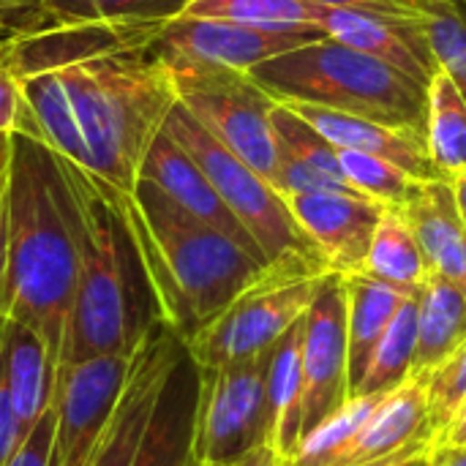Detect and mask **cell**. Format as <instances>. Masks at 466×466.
I'll use <instances>...</instances> for the list:
<instances>
[{
    "label": "cell",
    "instance_id": "cell-1",
    "mask_svg": "<svg viewBox=\"0 0 466 466\" xmlns=\"http://www.w3.org/2000/svg\"><path fill=\"white\" fill-rule=\"evenodd\" d=\"M16 131L131 194L142 161L161 134L177 90L169 68L147 46L106 52L19 79Z\"/></svg>",
    "mask_w": 466,
    "mask_h": 466
},
{
    "label": "cell",
    "instance_id": "cell-2",
    "mask_svg": "<svg viewBox=\"0 0 466 466\" xmlns=\"http://www.w3.org/2000/svg\"><path fill=\"white\" fill-rule=\"evenodd\" d=\"M5 199V319L38 333L57 366L79 276L76 205L57 153L25 131L11 134Z\"/></svg>",
    "mask_w": 466,
    "mask_h": 466
},
{
    "label": "cell",
    "instance_id": "cell-3",
    "mask_svg": "<svg viewBox=\"0 0 466 466\" xmlns=\"http://www.w3.org/2000/svg\"><path fill=\"white\" fill-rule=\"evenodd\" d=\"M57 158L74 191L79 246L76 292L57 369L106 355L131 358L164 317L126 218L123 194Z\"/></svg>",
    "mask_w": 466,
    "mask_h": 466
},
{
    "label": "cell",
    "instance_id": "cell-4",
    "mask_svg": "<svg viewBox=\"0 0 466 466\" xmlns=\"http://www.w3.org/2000/svg\"><path fill=\"white\" fill-rule=\"evenodd\" d=\"M123 208L161 317L183 341L208 328L268 268L262 257L194 218L142 177L123 194Z\"/></svg>",
    "mask_w": 466,
    "mask_h": 466
},
{
    "label": "cell",
    "instance_id": "cell-5",
    "mask_svg": "<svg viewBox=\"0 0 466 466\" xmlns=\"http://www.w3.org/2000/svg\"><path fill=\"white\" fill-rule=\"evenodd\" d=\"M279 104H311L388 126L426 123V85L330 35L309 41L248 71Z\"/></svg>",
    "mask_w": 466,
    "mask_h": 466
},
{
    "label": "cell",
    "instance_id": "cell-6",
    "mask_svg": "<svg viewBox=\"0 0 466 466\" xmlns=\"http://www.w3.org/2000/svg\"><path fill=\"white\" fill-rule=\"evenodd\" d=\"M330 270L319 259L287 257L243 289L208 328L186 341L199 369H221L268 352L314 303Z\"/></svg>",
    "mask_w": 466,
    "mask_h": 466
},
{
    "label": "cell",
    "instance_id": "cell-7",
    "mask_svg": "<svg viewBox=\"0 0 466 466\" xmlns=\"http://www.w3.org/2000/svg\"><path fill=\"white\" fill-rule=\"evenodd\" d=\"M164 131L199 164L205 177L218 191L221 202L259 246L268 265L287 257L319 259L279 188L235 153H229L216 137H210L180 101L172 106Z\"/></svg>",
    "mask_w": 466,
    "mask_h": 466
},
{
    "label": "cell",
    "instance_id": "cell-8",
    "mask_svg": "<svg viewBox=\"0 0 466 466\" xmlns=\"http://www.w3.org/2000/svg\"><path fill=\"white\" fill-rule=\"evenodd\" d=\"M177 101L229 153L246 161L270 183L279 172V139L273 128L276 98L246 71L177 68L169 71Z\"/></svg>",
    "mask_w": 466,
    "mask_h": 466
},
{
    "label": "cell",
    "instance_id": "cell-9",
    "mask_svg": "<svg viewBox=\"0 0 466 466\" xmlns=\"http://www.w3.org/2000/svg\"><path fill=\"white\" fill-rule=\"evenodd\" d=\"M268 352L221 369H199L202 385L191 451L197 466H235L270 445Z\"/></svg>",
    "mask_w": 466,
    "mask_h": 466
},
{
    "label": "cell",
    "instance_id": "cell-10",
    "mask_svg": "<svg viewBox=\"0 0 466 466\" xmlns=\"http://www.w3.org/2000/svg\"><path fill=\"white\" fill-rule=\"evenodd\" d=\"M328 35L325 30H257L224 19L175 16L161 25L150 52L169 68H232L251 71L259 63Z\"/></svg>",
    "mask_w": 466,
    "mask_h": 466
},
{
    "label": "cell",
    "instance_id": "cell-11",
    "mask_svg": "<svg viewBox=\"0 0 466 466\" xmlns=\"http://www.w3.org/2000/svg\"><path fill=\"white\" fill-rule=\"evenodd\" d=\"M131 358L106 355L55 374V440L49 466H90L117 407Z\"/></svg>",
    "mask_w": 466,
    "mask_h": 466
},
{
    "label": "cell",
    "instance_id": "cell-12",
    "mask_svg": "<svg viewBox=\"0 0 466 466\" xmlns=\"http://www.w3.org/2000/svg\"><path fill=\"white\" fill-rule=\"evenodd\" d=\"M350 401L347 289L330 273L303 317V437Z\"/></svg>",
    "mask_w": 466,
    "mask_h": 466
},
{
    "label": "cell",
    "instance_id": "cell-13",
    "mask_svg": "<svg viewBox=\"0 0 466 466\" xmlns=\"http://www.w3.org/2000/svg\"><path fill=\"white\" fill-rule=\"evenodd\" d=\"M183 339L161 319L131 355L123 393L90 466H134L164 382L177 363Z\"/></svg>",
    "mask_w": 466,
    "mask_h": 466
},
{
    "label": "cell",
    "instance_id": "cell-14",
    "mask_svg": "<svg viewBox=\"0 0 466 466\" xmlns=\"http://www.w3.org/2000/svg\"><path fill=\"white\" fill-rule=\"evenodd\" d=\"M287 205L330 273H363L385 205L350 188L295 194L287 197Z\"/></svg>",
    "mask_w": 466,
    "mask_h": 466
},
{
    "label": "cell",
    "instance_id": "cell-15",
    "mask_svg": "<svg viewBox=\"0 0 466 466\" xmlns=\"http://www.w3.org/2000/svg\"><path fill=\"white\" fill-rule=\"evenodd\" d=\"M319 27L330 38L380 57L423 85H429L440 71L423 16L325 5Z\"/></svg>",
    "mask_w": 466,
    "mask_h": 466
},
{
    "label": "cell",
    "instance_id": "cell-16",
    "mask_svg": "<svg viewBox=\"0 0 466 466\" xmlns=\"http://www.w3.org/2000/svg\"><path fill=\"white\" fill-rule=\"evenodd\" d=\"M164 25V22H161ZM161 25H60L14 35L0 46L3 60L16 79L63 68L76 60L98 57L106 52L147 46Z\"/></svg>",
    "mask_w": 466,
    "mask_h": 466
},
{
    "label": "cell",
    "instance_id": "cell-17",
    "mask_svg": "<svg viewBox=\"0 0 466 466\" xmlns=\"http://www.w3.org/2000/svg\"><path fill=\"white\" fill-rule=\"evenodd\" d=\"M139 177L147 180V183H153L158 191H164L177 208H183L194 218H199V221L221 229L224 235L235 238L240 246H246L248 251H254L257 257H262L259 246L251 240V235L243 229V224L232 216V210L221 202L218 191L205 177V172L199 169V164L164 128L153 139V145H150V150H147V156L142 161Z\"/></svg>",
    "mask_w": 466,
    "mask_h": 466
},
{
    "label": "cell",
    "instance_id": "cell-18",
    "mask_svg": "<svg viewBox=\"0 0 466 466\" xmlns=\"http://www.w3.org/2000/svg\"><path fill=\"white\" fill-rule=\"evenodd\" d=\"M289 106L298 115H303L336 150H360V153L380 156L410 172L415 180L442 177L429 158L426 131L418 126H388L380 120L341 115L311 104H289Z\"/></svg>",
    "mask_w": 466,
    "mask_h": 466
},
{
    "label": "cell",
    "instance_id": "cell-19",
    "mask_svg": "<svg viewBox=\"0 0 466 466\" xmlns=\"http://www.w3.org/2000/svg\"><path fill=\"white\" fill-rule=\"evenodd\" d=\"M202 371L186 350L177 355L164 390L156 401L153 418L142 437L134 466H194V426L199 407Z\"/></svg>",
    "mask_w": 466,
    "mask_h": 466
},
{
    "label": "cell",
    "instance_id": "cell-20",
    "mask_svg": "<svg viewBox=\"0 0 466 466\" xmlns=\"http://www.w3.org/2000/svg\"><path fill=\"white\" fill-rule=\"evenodd\" d=\"M423 248L429 270L466 295V221L451 180H418L401 205Z\"/></svg>",
    "mask_w": 466,
    "mask_h": 466
},
{
    "label": "cell",
    "instance_id": "cell-21",
    "mask_svg": "<svg viewBox=\"0 0 466 466\" xmlns=\"http://www.w3.org/2000/svg\"><path fill=\"white\" fill-rule=\"evenodd\" d=\"M434 440L429 431L426 388L418 377H410L401 388L390 390L371 418L347 442L330 466H360L388 459L415 442Z\"/></svg>",
    "mask_w": 466,
    "mask_h": 466
},
{
    "label": "cell",
    "instance_id": "cell-22",
    "mask_svg": "<svg viewBox=\"0 0 466 466\" xmlns=\"http://www.w3.org/2000/svg\"><path fill=\"white\" fill-rule=\"evenodd\" d=\"M0 355L5 363V380L19 431L22 440H27L38 418L52 407L57 366L49 358L41 336L16 319H5L0 330Z\"/></svg>",
    "mask_w": 466,
    "mask_h": 466
},
{
    "label": "cell",
    "instance_id": "cell-23",
    "mask_svg": "<svg viewBox=\"0 0 466 466\" xmlns=\"http://www.w3.org/2000/svg\"><path fill=\"white\" fill-rule=\"evenodd\" d=\"M265 393L270 415V448L284 461L303 440V319H298L270 347Z\"/></svg>",
    "mask_w": 466,
    "mask_h": 466
},
{
    "label": "cell",
    "instance_id": "cell-24",
    "mask_svg": "<svg viewBox=\"0 0 466 466\" xmlns=\"http://www.w3.org/2000/svg\"><path fill=\"white\" fill-rule=\"evenodd\" d=\"M347 289V347H350V399L358 388L369 358L385 330L390 328L399 309L415 298L388 281H380L369 273L344 276Z\"/></svg>",
    "mask_w": 466,
    "mask_h": 466
},
{
    "label": "cell",
    "instance_id": "cell-25",
    "mask_svg": "<svg viewBox=\"0 0 466 466\" xmlns=\"http://www.w3.org/2000/svg\"><path fill=\"white\" fill-rule=\"evenodd\" d=\"M466 341V295L451 281L429 276L418 292V347L412 377L426 380Z\"/></svg>",
    "mask_w": 466,
    "mask_h": 466
},
{
    "label": "cell",
    "instance_id": "cell-26",
    "mask_svg": "<svg viewBox=\"0 0 466 466\" xmlns=\"http://www.w3.org/2000/svg\"><path fill=\"white\" fill-rule=\"evenodd\" d=\"M363 273L388 281L410 295H418L423 289L431 270L404 208H385L374 229Z\"/></svg>",
    "mask_w": 466,
    "mask_h": 466
},
{
    "label": "cell",
    "instance_id": "cell-27",
    "mask_svg": "<svg viewBox=\"0 0 466 466\" xmlns=\"http://www.w3.org/2000/svg\"><path fill=\"white\" fill-rule=\"evenodd\" d=\"M426 147L445 180L466 172V98L456 82L440 68L426 85Z\"/></svg>",
    "mask_w": 466,
    "mask_h": 466
},
{
    "label": "cell",
    "instance_id": "cell-28",
    "mask_svg": "<svg viewBox=\"0 0 466 466\" xmlns=\"http://www.w3.org/2000/svg\"><path fill=\"white\" fill-rule=\"evenodd\" d=\"M188 3L191 0H38L33 30L60 25H161L180 16Z\"/></svg>",
    "mask_w": 466,
    "mask_h": 466
},
{
    "label": "cell",
    "instance_id": "cell-29",
    "mask_svg": "<svg viewBox=\"0 0 466 466\" xmlns=\"http://www.w3.org/2000/svg\"><path fill=\"white\" fill-rule=\"evenodd\" d=\"M325 5L314 0H191L180 16L224 19L257 30H322Z\"/></svg>",
    "mask_w": 466,
    "mask_h": 466
},
{
    "label": "cell",
    "instance_id": "cell-30",
    "mask_svg": "<svg viewBox=\"0 0 466 466\" xmlns=\"http://www.w3.org/2000/svg\"><path fill=\"white\" fill-rule=\"evenodd\" d=\"M415 347H418V295L410 298L399 309L390 328L374 347L369 366H366L358 388L352 390V399L390 393V390L401 388L412 377Z\"/></svg>",
    "mask_w": 466,
    "mask_h": 466
},
{
    "label": "cell",
    "instance_id": "cell-31",
    "mask_svg": "<svg viewBox=\"0 0 466 466\" xmlns=\"http://www.w3.org/2000/svg\"><path fill=\"white\" fill-rule=\"evenodd\" d=\"M273 128H276L281 156L303 164L306 169L319 175L330 188H350L344 169H341V161H339V150L303 115H298L289 104H276Z\"/></svg>",
    "mask_w": 466,
    "mask_h": 466
},
{
    "label": "cell",
    "instance_id": "cell-32",
    "mask_svg": "<svg viewBox=\"0 0 466 466\" xmlns=\"http://www.w3.org/2000/svg\"><path fill=\"white\" fill-rule=\"evenodd\" d=\"M339 161H341V169H344L350 188L380 202V205H385V208H401L418 183L401 167H396L380 156H371V153L339 150Z\"/></svg>",
    "mask_w": 466,
    "mask_h": 466
},
{
    "label": "cell",
    "instance_id": "cell-33",
    "mask_svg": "<svg viewBox=\"0 0 466 466\" xmlns=\"http://www.w3.org/2000/svg\"><path fill=\"white\" fill-rule=\"evenodd\" d=\"M423 25L437 66L456 82L466 98V8L456 0H431L423 8Z\"/></svg>",
    "mask_w": 466,
    "mask_h": 466
},
{
    "label": "cell",
    "instance_id": "cell-34",
    "mask_svg": "<svg viewBox=\"0 0 466 466\" xmlns=\"http://www.w3.org/2000/svg\"><path fill=\"white\" fill-rule=\"evenodd\" d=\"M420 382L429 401V431L431 437H437L466 404V341L451 360H445Z\"/></svg>",
    "mask_w": 466,
    "mask_h": 466
},
{
    "label": "cell",
    "instance_id": "cell-35",
    "mask_svg": "<svg viewBox=\"0 0 466 466\" xmlns=\"http://www.w3.org/2000/svg\"><path fill=\"white\" fill-rule=\"evenodd\" d=\"M52 440H55V407H49L38 418V423L33 426L27 440L19 445V451L14 453L8 466H49Z\"/></svg>",
    "mask_w": 466,
    "mask_h": 466
},
{
    "label": "cell",
    "instance_id": "cell-36",
    "mask_svg": "<svg viewBox=\"0 0 466 466\" xmlns=\"http://www.w3.org/2000/svg\"><path fill=\"white\" fill-rule=\"evenodd\" d=\"M22 431H19V420L14 412V401L8 393V380H5V363L0 355V466H8L14 459V453L22 445Z\"/></svg>",
    "mask_w": 466,
    "mask_h": 466
},
{
    "label": "cell",
    "instance_id": "cell-37",
    "mask_svg": "<svg viewBox=\"0 0 466 466\" xmlns=\"http://www.w3.org/2000/svg\"><path fill=\"white\" fill-rule=\"evenodd\" d=\"M19 109H22V87L8 63L0 55V131L14 134L19 123Z\"/></svg>",
    "mask_w": 466,
    "mask_h": 466
},
{
    "label": "cell",
    "instance_id": "cell-38",
    "mask_svg": "<svg viewBox=\"0 0 466 466\" xmlns=\"http://www.w3.org/2000/svg\"><path fill=\"white\" fill-rule=\"evenodd\" d=\"M319 5H336V8H363V11H382V14H407V16H423V8L431 0H314Z\"/></svg>",
    "mask_w": 466,
    "mask_h": 466
},
{
    "label": "cell",
    "instance_id": "cell-39",
    "mask_svg": "<svg viewBox=\"0 0 466 466\" xmlns=\"http://www.w3.org/2000/svg\"><path fill=\"white\" fill-rule=\"evenodd\" d=\"M8 172L0 177V330L5 325V273H8Z\"/></svg>",
    "mask_w": 466,
    "mask_h": 466
},
{
    "label": "cell",
    "instance_id": "cell-40",
    "mask_svg": "<svg viewBox=\"0 0 466 466\" xmlns=\"http://www.w3.org/2000/svg\"><path fill=\"white\" fill-rule=\"evenodd\" d=\"M35 5H38V0H0V19L3 22L11 16L22 19L19 35H25L35 27Z\"/></svg>",
    "mask_w": 466,
    "mask_h": 466
},
{
    "label": "cell",
    "instance_id": "cell-41",
    "mask_svg": "<svg viewBox=\"0 0 466 466\" xmlns=\"http://www.w3.org/2000/svg\"><path fill=\"white\" fill-rule=\"evenodd\" d=\"M434 445H440V448H466V404L451 418V423L434 437Z\"/></svg>",
    "mask_w": 466,
    "mask_h": 466
},
{
    "label": "cell",
    "instance_id": "cell-42",
    "mask_svg": "<svg viewBox=\"0 0 466 466\" xmlns=\"http://www.w3.org/2000/svg\"><path fill=\"white\" fill-rule=\"evenodd\" d=\"M431 445H434V440H423V442H415V445H410V448H404V451H399V453H393V456H388V459H380V461H371V464L360 466H410L412 459L429 453Z\"/></svg>",
    "mask_w": 466,
    "mask_h": 466
},
{
    "label": "cell",
    "instance_id": "cell-43",
    "mask_svg": "<svg viewBox=\"0 0 466 466\" xmlns=\"http://www.w3.org/2000/svg\"><path fill=\"white\" fill-rule=\"evenodd\" d=\"M426 466H466V448H440V445H431Z\"/></svg>",
    "mask_w": 466,
    "mask_h": 466
},
{
    "label": "cell",
    "instance_id": "cell-44",
    "mask_svg": "<svg viewBox=\"0 0 466 466\" xmlns=\"http://www.w3.org/2000/svg\"><path fill=\"white\" fill-rule=\"evenodd\" d=\"M235 466H281V459L273 453V448H270V445H265V448H259V451L248 453L243 461H238Z\"/></svg>",
    "mask_w": 466,
    "mask_h": 466
},
{
    "label": "cell",
    "instance_id": "cell-45",
    "mask_svg": "<svg viewBox=\"0 0 466 466\" xmlns=\"http://www.w3.org/2000/svg\"><path fill=\"white\" fill-rule=\"evenodd\" d=\"M8 161H11V134L0 131V177L8 172Z\"/></svg>",
    "mask_w": 466,
    "mask_h": 466
},
{
    "label": "cell",
    "instance_id": "cell-46",
    "mask_svg": "<svg viewBox=\"0 0 466 466\" xmlns=\"http://www.w3.org/2000/svg\"><path fill=\"white\" fill-rule=\"evenodd\" d=\"M453 191H456V202H459V210H461L466 221V172L453 180Z\"/></svg>",
    "mask_w": 466,
    "mask_h": 466
},
{
    "label": "cell",
    "instance_id": "cell-47",
    "mask_svg": "<svg viewBox=\"0 0 466 466\" xmlns=\"http://www.w3.org/2000/svg\"><path fill=\"white\" fill-rule=\"evenodd\" d=\"M426 459H429V453H423V456L412 459V461H410V466H426Z\"/></svg>",
    "mask_w": 466,
    "mask_h": 466
},
{
    "label": "cell",
    "instance_id": "cell-48",
    "mask_svg": "<svg viewBox=\"0 0 466 466\" xmlns=\"http://www.w3.org/2000/svg\"><path fill=\"white\" fill-rule=\"evenodd\" d=\"M456 3H459V5H464V8H466V0H456Z\"/></svg>",
    "mask_w": 466,
    "mask_h": 466
},
{
    "label": "cell",
    "instance_id": "cell-49",
    "mask_svg": "<svg viewBox=\"0 0 466 466\" xmlns=\"http://www.w3.org/2000/svg\"><path fill=\"white\" fill-rule=\"evenodd\" d=\"M194 466H197V464H194Z\"/></svg>",
    "mask_w": 466,
    "mask_h": 466
}]
</instances>
